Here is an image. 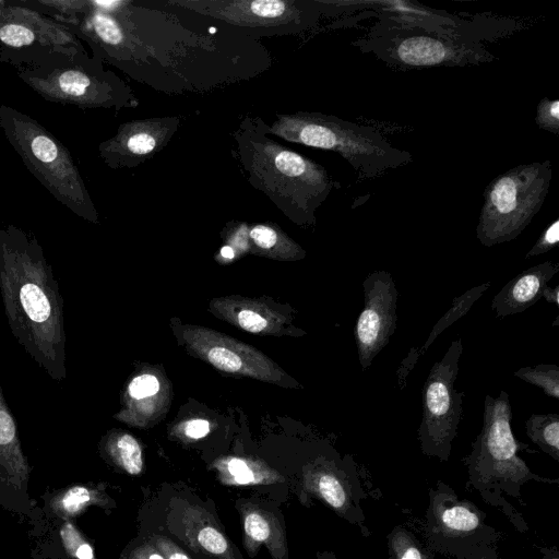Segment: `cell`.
Segmentation results:
<instances>
[{
	"instance_id": "8fae6325",
	"label": "cell",
	"mask_w": 559,
	"mask_h": 559,
	"mask_svg": "<svg viewBox=\"0 0 559 559\" xmlns=\"http://www.w3.org/2000/svg\"><path fill=\"white\" fill-rule=\"evenodd\" d=\"M169 3L262 35L300 31L314 24L322 11L319 1L179 0Z\"/></svg>"
},
{
	"instance_id": "ab89813d",
	"label": "cell",
	"mask_w": 559,
	"mask_h": 559,
	"mask_svg": "<svg viewBox=\"0 0 559 559\" xmlns=\"http://www.w3.org/2000/svg\"><path fill=\"white\" fill-rule=\"evenodd\" d=\"M475 559H500L496 552V549H493L492 551L486 554V555H483L480 557H477Z\"/></svg>"
},
{
	"instance_id": "ba28073f",
	"label": "cell",
	"mask_w": 559,
	"mask_h": 559,
	"mask_svg": "<svg viewBox=\"0 0 559 559\" xmlns=\"http://www.w3.org/2000/svg\"><path fill=\"white\" fill-rule=\"evenodd\" d=\"M552 178L550 160L518 165L484 191L476 236L485 247L515 239L540 210Z\"/></svg>"
},
{
	"instance_id": "4dcf8cb0",
	"label": "cell",
	"mask_w": 559,
	"mask_h": 559,
	"mask_svg": "<svg viewBox=\"0 0 559 559\" xmlns=\"http://www.w3.org/2000/svg\"><path fill=\"white\" fill-rule=\"evenodd\" d=\"M250 237L261 249H271L277 243L278 235L267 225H255L250 230Z\"/></svg>"
},
{
	"instance_id": "d6986e66",
	"label": "cell",
	"mask_w": 559,
	"mask_h": 559,
	"mask_svg": "<svg viewBox=\"0 0 559 559\" xmlns=\"http://www.w3.org/2000/svg\"><path fill=\"white\" fill-rule=\"evenodd\" d=\"M525 430L534 444L559 462L558 414H532L525 421Z\"/></svg>"
},
{
	"instance_id": "277c9868",
	"label": "cell",
	"mask_w": 559,
	"mask_h": 559,
	"mask_svg": "<svg viewBox=\"0 0 559 559\" xmlns=\"http://www.w3.org/2000/svg\"><path fill=\"white\" fill-rule=\"evenodd\" d=\"M266 134L341 155L360 178H376L412 162L407 151L392 146L379 131L321 112L277 114Z\"/></svg>"
},
{
	"instance_id": "30bf717a",
	"label": "cell",
	"mask_w": 559,
	"mask_h": 559,
	"mask_svg": "<svg viewBox=\"0 0 559 559\" xmlns=\"http://www.w3.org/2000/svg\"><path fill=\"white\" fill-rule=\"evenodd\" d=\"M462 354V338L457 337L433 364L421 391L423 417L417 430L420 451L441 462L450 457L463 414L465 393L455 388Z\"/></svg>"
},
{
	"instance_id": "484cf974",
	"label": "cell",
	"mask_w": 559,
	"mask_h": 559,
	"mask_svg": "<svg viewBox=\"0 0 559 559\" xmlns=\"http://www.w3.org/2000/svg\"><path fill=\"white\" fill-rule=\"evenodd\" d=\"M536 124L548 132L558 134L559 132V100L544 97L537 106Z\"/></svg>"
},
{
	"instance_id": "4fadbf2b",
	"label": "cell",
	"mask_w": 559,
	"mask_h": 559,
	"mask_svg": "<svg viewBox=\"0 0 559 559\" xmlns=\"http://www.w3.org/2000/svg\"><path fill=\"white\" fill-rule=\"evenodd\" d=\"M177 124L169 118L124 122L112 138L99 144V156L110 168L132 167L138 158L162 148Z\"/></svg>"
},
{
	"instance_id": "f1b7e54d",
	"label": "cell",
	"mask_w": 559,
	"mask_h": 559,
	"mask_svg": "<svg viewBox=\"0 0 559 559\" xmlns=\"http://www.w3.org/2000/svg\"><path fill=\"white\" fill-rule=\"evenodd\" d=\"M207 359L213 366L227 372L239 371L242 366L239 356L225 347H213L207 354Z\"/></svg>"
},
{
	"instance_id": "cb8c5ba5",
	"label": "cell",
	"mask_w": 559,
	"mask_h": 559,
	"mask_svg": "<svg viewBox=\"0 0 559 559\" xmlns=\"http://www.w3.org/2000/svg\"><path fill=\"white\" fill-rule=\"evenodd\" d=\"M198 545L206 552L219 559H234L226 537L216 527L205 525L197 533Z\"/></svg>"
},
{
	"instance_id": "8992f818",
	"label": "cell",
	"mask_w": 559,
	"mask_h": 559,
	"mask_svg": "<svg viewBox=\"0 0 559 559\" xmlns=\"http://www.w3.org/2000/svg\"><path fill=\"white\" fill-rule=\"evenodd\" d=\"M15 68L17 76L47 102L116 109L130 103L128 86L88 55L69 56L46 49Z\"/></svg>"
},
{
	"instance_id": "4316f807",
	"label": "cell",
	"mask_w": 559,
	"mask_h": 559,
	"mask_svg": "<svg viewBox=\"0 0 559 559\" xmlns=\"http://www.w3.org/2000/svg\"><path fill=\"white\" fill-rule=\"evenodd\" d=\"M229 484L251 485L262 483L265 476L255 473V471L241 459H231L226 466Z\"/></svg>"
},
{
	"instance_id": "5b68a950",
	"label": "cell",
	"mask_w": 559,
	"mask_h": 559,
	"mask_svg": "<svg viewBox=\"0 0 559 559\" xmlns=\"http://www.w3.org/2000/svg\"><path fill=\"white\" fill-rule=\"evenodd\" d=\"M0 128L28 171L75 215L92 223L96 207L73 157L63 143L37 120L8 105H0Z\"/></svg>"
},
{
	"instance_id": "f35d334b",
	"label": "cell",
	"mask_w": 559,
	"mask_h": 559,
	"mask_svg": "<svg viewBox=\"0 0 559 559\" xmlns=\"http://www.w3.org/2000/svg\"><path fill=\"white\" fill-rule=\"evenodd\" d=\"M318 559H336V557L331 551H323V552H318Z\"/></svg>"
},
{
	"instance_id": "d6a6232c",
	"label": "cell",
	"mask_w": 559,
	"mask_h": 559,
	"mask_svg": "<svg viewBox=\"0 0 559 559\" xmlns=\"http://www.w3.org/2000/svg\"><path fill=\"white\" fill-rule=\"evenodd\" d=\"M153 542L165 559H191L182 549L163 536H154Z\"/></svg>"
},
{
	"instance_id": "2e32d148",
	"label": "cell",
	"mask_w": 559,
	"mask_h": 559,
	"mask_svg": "<svg viewBox=\"0 0 559 559\" xmlns=\"http://www.w3.org/2000/svg\"><path fill=\"white\" fill-rule=\"evenodd\" d=\"M0 468L15 486L28 478V463L19 438L15 418L0 385Z\"/></svg>"
},
{
	"instance_id": "603a6c76",
	"label": "cell",
	"mask_w": 559,
	"mask_h": 559,
	"mask_svg": "<svg viewBox=\"0 0 559 559\" xmlns=\"http://www.w3.org/2000/svg\"><path fill=\"white\" fill-rule=\"evenodd\" d=\"M513 374L524 382L542 389L547 396L559 400V366L539 364L534 367H522Z\"/></svg>"
},
{
	"instance_id": "d590c367",
	"label": "cell",
	"mask_w": 559,
	"mask_h": 559,
	"mask_svg": "<svg viewBox=\"0 0 559 559\" xmlns=\"http://www.w3.org/2000/svg\"><path fill=\"white\" fill-rule=\"evenodd\" d=\"M542 298H544L549 304H555L559 306V285L554 287L545 286L542 293Z\"/></svg>"
},
{
	"instance_id": "44dd1931",
	"label": "cell",
	"mask_w": 559,
	"mask_h": 559,
	"mask_svg": "<svg viewBox=\"0 0 559 559\" xmlns=\"http://www.w3.org/2000/svg\"><path fill=\"white\" fill-rule=\"evenodd\" d=\"M99 491L86 486H72L51 500V509L62 518L80 514L92 504H103Z\"/></svg>"
},
{
	"instance_id": "6da1fadb",
	"label": "cell",
	"mask_w": 559,
	"mask_h": 559,
	"mask_svg": "<svg viewBox=\"0 0 559 559\" xmlns=\"http://www.w3.org/2000/svg\"><path fill=\"white\" fill-rule=\"evenodd\" d=\"M0 295L19 345L52 380H64L66 332L59 284L38 240L14 225L0 228Z\"/></svg>"
},
{
	"instance_id": "74e56055",
	"label": "cell",
	"mask_w": 559,
	"mask_h": 559,
	"mask_svg": "<svg viewBox=\"0 0 559 559\" xmlns=\"http://www.w3.org/2000/svg\"><path fill=\"white\" fill-rule=\"evenodd\" d=\"M221 253L227 259H231L234 257V250L228 246L223 247Z\"/></svg>"
},
{
	"instance_id": "5bb4252c",
	"label": "cell",
	"mask_w": 559,
	"mask_h": 559,
	"mask_svg": "<svg viewBox=\"0 0 559 559\" xmlns=\"http://www.w3.org/2000/svg\"><path fill=\"white\" fill-rule=\"evenodd\" d=\"M559 272V263L545 261L531 266L509 281L491 301L498 318L525 311L542 298L548 282Z\"/></svg>"
},
{
	"instance_id": "83f0119b",
	"label": "cell",
	"mask_w": 559,
	"mask_h": 559,
	"mask_svg": "<svg viewBox=\"0 0 559 559\" xmlns=\"http://www.w3.org/2000/svg\"><path fill=\"white\" fill-rule=\"evenodd\" d=\"M559 242V219L556 218L540 234L534 246L525 254V259L548 252L557 247Z\"/></svg>"
},
{
	"instance_id": "9c48e42d",
	"label": "cell",
	"mask_w": 559,
	"mask_h": 559,
	"mask_svg": "<svg viewBox=\"0 0 559 559\" xmlns=\"http://www.w3.org/2000/svg\"><path fill=\"white\" fill-rule=\"evenodd\" d=\"M428 496L425 536L432 551L455 559H475L495 549L499 533L475 503L457 496L441 480L429 489Z\"/></svg>"
},
{
	"instance_id": "e575fe53",
	"label": "cell",
	"mask_w": 559,
	"mask_h": 559,
	"mask_svg": "<svg viewBox=\"0 0 559 559\" xmlns=\"http://www.w3.org/2000/svg\"><path fill=\"white\" fill-rule=\"evenodd\" d=\"M129 559H165V557L150 544H143L130 554Z\"/></svg>"
},
{
	"instance_id": "8d00e7d4",
	"label": "cell",
	"mask_w": 559,
	"mask_h": 559,
	"mask_svg": "<svg viewBox=\"0 0 559 559\" xmlns=\"http://www.w3.org/2000/svg\"><path fill=\"white\" fill-rule=\"evenodd\" d=\"M543 559H559V550L557 548H543L540 549Z\"/></svg>"
},
{
	"instance_id": "d4e9b609",
	"label": "cell",
	"mask_w": 559,
	"mask_h": 559,
	"mask_svg": "<svg viewBox=\"0 0 559 559\" xmlns=\"http://www.w3.org/2000/svg\"><path fill=\"white\" fill-rule=\"evenodd\" d=\"M60 537L67 552L71 557L75 559H94L92 546L70 522L64 523L61 527Z\"/></svg>"
},
{
	"instance_id": "ac0fdd59",
	"label": "cell",
	"mask_w": 559,
	"mask_h": 559,
	"mask_svg": "<svg viewBox=\"0 0 559 559\" xmlns=\"http://www.w3.org/2000/svg\"><path fill=\"white\" fill-rule=\"evenodd\" d=\"M490 282H486L479 285H476L463 294L456 296L451 307L447 310V312L437 321V323L432 326L429 332L427 340L420 347H414L419 357H421L433 341L450 325H452L455 321L463 318L472 308V306L485 294V292L490 287Z\"/></svg>"
},
{
	"instance_id": "e0dca14e",
	"label": "cell",
	"mask_w": 559,
	"mask_h": 559,
	"mask_svg": "<svg viewBox=\"0 0 559 559\" xmlns=\"http://www.w3.org/2000/svg\"><path fill=\"white\" fill-rule=\"evenodd\" d=\"M243 532L248 552L257 550L261 544L267 545L277 558H282L286 551L281 526L272 514L263 510L251 509L243 514Z\"/></svg>"
},
{
	"instance_id": "836d02e7",
	"label": "cell",
	"mask_w": 559,
	"mask_h": 559,
	"mask_svg": "<svg viewBox=\"0 0 559 559\" xmlns=\"http://www.w3.org/2000/svg\"><path fill=\"white\" fill-rule=\"evenodd\" d=\"M186 435L193 439H199L209 433V423L203 419H193L187 423Z\"/></svg>"
},
{
	"instance_id": "1f68e13d",
	"label": "cell",
	"mask_w": 559,
	"mask_h": 559,
	"mask_svg": "<svg viewBox=\"0 0 559 559\" xmlns=\"http://www.w3.org/2000/svg\"><path fill=\"white\" fill-rule=\"evenodd\" d=\"M238 323L243 330L252 333L261 332L267 325L262 316L251 310H241L238 313Z\"/></svg>"
},
{
	"instance_id": "7a4b0ae2",
	"label": "cell",
	"mask_w": 559,
	"mask_h": 559,
	"mask_svg": "<svg viewBox=\"0 0 559 559\" xmlns=\"http://www.w3.org/2000/svg\"><path fill=\"white\" fill-rule=\"evenodd\" d=\"M234 136L249 182L292 217L313 221L335 187L326 169L267 138L260 118L247 117Z\"/></svg>"
},
{
	"instance_id": "52a82bcc",
	"label": "cell",
	"mask_w": 559,
	"mask_h": 559,
	"mask_svg": "<svg viewBox=\"0 0 559 559\" xmlns=\"http://www.w3.org/2000/svg\"><path fill=\"white\" fill-rule=\"evenodd\" d=\"M353 45L402 70L479 64L495 58L479 40L384 17Z\"/></svg>"
},
{
	"instance_id": "3957f363",
	"label": "cell",
	"mask_w": 559,
	"mask_h": 559,
	"mask_svg": "<svg viewBox=\"0 0 559 559\" xmlns=\"http://www.w3.org/2000/svg\"><path fill=\"white\" fill-rule=\"evenodd\" d=\"M511 420L509 394L501 390L496 397L486 395L481 429L472 443L471 453L463 461L472 487L487 503L499 508L519 531H526L525 521L504 499V495L519 499L524 484L532 480L558 484V479L540 476L530 469L519 453L533 451L514 437Z\"/></svg>"
},
{
	"instance_id": "9a60e30c",
	"label": "cell",
	"mask_w": 559,
	"mask_h": 559,
	"mask_svg": "<svg viewBox=\"0 0 559 559\" xmlns=\"http://www.w3.org/2000/svg\"><path fill=\"white\" fill-rule=\"evenodd\" d=\"M3 9L11 16L29 25L51 50L69 56L87 55L80 40L60 22L22 3L2 0Z\"/></svg>"
},
{
	"instance_id": "ffe728a7",
	"label": "cell",
	"mask_w": 559,
	"mask_h": 559,
	"mask_svg": "<svg viewBox=\"0 0 559 559\" xmlns=\"http://www.w3.org/2000/svg\"><path fill=\"white\" fill-rule=\"evenodd\" d=\"M389 559H433L426 543L403 525H396L386 536Z\"/></svg>"
},
{
	"instance_id": "60d3db41",
	"label": "cell",
	"mask_w": 559,
	"mask_h": 559,
	"mask_svg": "<svg viewBox=\"0 0 559 559\" xmlns=\"http://www.w3.org/2000/svg\"><path fill=\"white\" fill-rule=\"evenodd\" d=\"M558 319H559V317L557 316V317H556V320H555V322H554V326H557V325H558Z\"/></svg>"
},
{
	"instance_id": "f546056e",
	"label": "cell",
	"mask_w": 559,
	"mask_h": 559,
	"mask_svg": "<svg viewBox=\"0 0 559 559\" xmlns=\"http://www.w3.org/2000/svg\"><path fill=\"white\" fill-rule=\"evenodd\" d=\"M159 389L158 380L152 374H142L134 378L128 388L131 397L140 400L154 395Z\"/></svg>"
},
{
	"instance_id": "7402d4cb",
	"label": "cell",
	"mask_w": 559,
	"mask_h": 559,
	"mask_svg": "<svg viewBox=\"0 0 559 559\" xmlns=\"http://www.w3.org/2000/svg\"><path fill=\"white\" fill-rule=\"evenodd\" d=\"M107 452L112 461L127 473L138 475L142 472V451L131 435L122 433L109 439Z\"/></svg>"
},
{
	"instance_id": "7c38bea8",
	"label": "cell",
	"mask_w": 559,
	"mask_h": 559,
	"mask_svg": "<svg viewBox=\"0 0 559 559\" xmlns=\"http://www.w3.org/2000/svg\"><path fill=\"white\" fill-rule=\"evenodd\" d=\"M364 308L354 326L358 360L367 370L388 345L397 321V289L392 274L374 271L362 282Z\"/></svg>"
}]
</instances>
